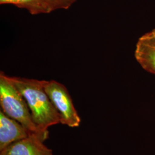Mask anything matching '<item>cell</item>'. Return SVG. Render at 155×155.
<instances>
[{
	"label": "cell",
	"mask_w": 155,
	"mask_h": 155,
	"mask_svg": "<svg viewBox=\"0 0 155 155\" xmlns=\"http://www.w3.org/2000/svg\"><path fill=\"white\" fill-rule=\"evenodd\" d=\"M24 97L33 122L41 133H49L48 127L61 124L60 116L45 89V81L9 77Z\"/></svg>",
	"instance_id": "cell-1"
},
{
	"label": "cell",
	"mask_w": 155,
	"mask_h": 155,
	"mask_svg": "<svg viewBox=\"0 0 155 155\" xmlns=\"http://www.w3.org/2000/svg\"><path fill=\"white\" fill-rule=\"evenodd\" d=\"M0 106L6 116L20 123L31 133L47 139L49 133H41L33 122L28 104L21 93L4 72L0 73Z\"/></svg>",
	"instance_id": "cell-2"
},
{
	"label": "cell",
	"mask_w": 155,
	"mask_h": 155,
	"mask_svg": "<svg viewBox=\"0 0 155 155\" xmlns=\"http://www.w3.org/2000/svg\"><path fill=\"white\" fill-rule=\"evenodd\" d=\"M45 89L59 114L61 124L68 127H78L81 119L65 86L54 80L45 81Z\"/></svg>",
	"instance_id": "cell-3"
},
{
	"label": "cell",
	"mask_w": 155,
	"mask_h": 155,
	"mask_svg": "<svg viewBox=\"0 0 155 155\" xmlns=\"http://www.w3.org/2000/svg\"><path fill=\"white\" fill-rule=\"evenodd\" d=\"M47 138L38 133H32L27 138L11 144L0 152V155H53L52 150L44 144Z\"/></svg>",
	"instance_id": "cell-4"
},
{
	"label": "cell",
	"mask_w": 155,
	"mask_h": 155,
	"mask_svg": "<svg viewBox=\"0 0 155 155\" xmlns=\"http://www.w3.org/2000/svg\"><path fill=\"white\" fill-rule=\"evenodd\" d=\"M31 134L20 123L0 110V152L11 144L27 138Z\"/></svg>",
	"instance_id": "cell-5"
},
{
	"label": "cell",
	"mask_w": 155,
	"mask_h": 155,
	"mask_svg": "<svg viewBox=\"0 0 155 155\" xmlns=\"http://www.w3.org/2000/svg\"><path fill=\"white\" fill-rule=\"evenodd\" d=\"M134 56L144 70L155 75V28L139 38Z\"/></svg>",
	"instance_id": "cell-6"
},
{
	"label": "cell",
	"mask_w": 155,
	"mask_h": 155,
	"mask_svg": "<svg viewBox=\"0 0 155 155\" xmlns=\"http://www.w3.org/2000/svg\"><path fill=\"white\" fill-rule=\"evenodd\" d=\"M1 5H13L24 9L32 15L51 13L47 0H0Z\"/></svg>",
	"instance_id": "cell-7"
},
{
	"label": "cell",
	"mask_w": 155,
	"mask_h": 155,
	"mask_svg": "<svg viewBox=\"0 0 155 155\" xmlns=\"http://www.w3.org/2000/svg\"><path fill=\"white\" fill-rule=\"evenodd\" d=\"M50 11H55L59 9L67 10L75 3L77 0H47Z\"/></svg>",
	"instance_id": "cell-8"
}]
</instances>
